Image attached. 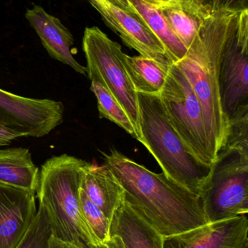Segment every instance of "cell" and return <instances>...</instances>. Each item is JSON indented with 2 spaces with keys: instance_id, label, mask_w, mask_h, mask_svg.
Segmentation results:
<instances>
[{
  "instance_id": "obj_1",
  "label": "cell",
  "mask_w": 248,
  "mask_h": 248,
  "mask_svg": "<svg viewBox=\"0 0 248 248\" xmlns=\"http://www.w3.org/2000/svg\"><path fill=\"white\" fill-rule=\"evenodd\" d=\"M105 163L139 210L164 237L208 224L200 198L184 186L133 161L115 149L103 153Z\"/></svg>"
},
{
  "instance_id": "obj_2",
  "label": "cell",
  "mask_w": 248,
  "mask_h": 248,
  "mask_svg": "<svg viewBox=\"0 0 248 248\" xmlns=\"http://www.w3.org/2000/svg\"><path fill=\"white\" fill-rule=\"evenodd\" d=\"M237 13H211L188 48L186 55L174 63L187 78L200 103L215 160L218 151L225 144L230 127L220 95V64Z\"/></svg>"
},
{
  "instance_id": "obj_3",
  "label": "cell",
  "mask_w": 248,
  "mask_h": 248,
  "mask_svg": "<svg viewBox=\"0 0 248 248\" xmlns=\"http://www.w3.org/2000/svg\"><path fill=\"white\" fill-rule=\"evenodd\" d=\"M86 161L62 154L41 166L36 197L48 213L52 236L82 248H100L82 211L80 189Z\"/></svg>"
},
{
  "instance_id": "obj_4",
  "label": "cell",
  "mask_w": 248,
  "mask_h": 248,
  "mask_svg": "<svg viewBox=\"0 0 248 248\" xmlns=\"http://www.w3.org/2000/svg\"><path fill=\"white\" fill-rule=\"evenodd\" d=\"M142 144L171 180L199 197L211 171L172 126L159 94L138 93Z\"/></svg>"
},
{
  "instance_id": "obj_5",
  "label": "cell",
  "mask_w": 248,
  "mask_h": 248,
  "mask_svg": "<svg viewBox=\"0 0 248 248\" xmlns=\"http://www.w3.org/2000/svg\"><path fill=\"white\" fill-rule=\"evenodd\" d=\"M208 224L248 213V148L224 144L201 192Z\"/></svg>"
},
{
  "instance_id": "obj_6",
  "label": "cell",
  "mask_w": 248,
  "mask_h": 248,
  "mask_svg": "<svg viewBox=\"0 0 248 248\" xmlns=\"http://www.w3.org/2000/svg\"><path fill=\"white\" fill-rule=\"evenodd\" d=\"M83 48L87 61V75L90 81L100 83L117 100L133 125L137 140L142 144L138 93L125 68L126 54L117 42L109 39L96 26L86 28Z\"/></svg>"
},
{
  "instance_id": "obj_7",
  "label": "cell",
  "mask_w": 248,
  "mask_h": 248,
  "mask_svg": "<svg viewBox=\"0 0 248 248\" xmlns=\"http://www.w3.org/2000/svg\"><path fill=\"white\" fill-rule=\"evenodd\" d=\"M160 100L172 126L189 151L205 166L215 161L208 141L200 103L184 74L176 64L168 69Z\"/></svg>"
},
{
  "instance_id": "obj_8",
  "label": "cell",
  "mask_w": 248,
  "mask_h": 248,
  "mask_svg": "<svg viewBox=\"0 0 248 248\" xmlns=\"http://www.w3.org/2000/svg\"><path fill=\"white\" fill-rule=\"evenodd\" d=\"M248 9L238 12L220 64V95L229 122L248 113Z\"/></svg>"
},
{
  "instance_id": "obj_9",
  "label": "cell",
  "mask_w": 248,
  "mask_h": 248,
  "mask_svg": "<svg viewBox=\"0 0 248 248\" xmlns=\"http://www.w3.org/2000/svg\"><path fill=\"white\" fill-rule=\"evenodd\" d=\"M64 113L61 101L29 98L0 89V124L26 137L48 135L63 123Z\"/></svg>"
},
{
  "instance_id": "obj_10",
  "label": "cell",
  "mask_w": 248,
  "mask_h": 248,
  "mask_svg": "<svg viewBox=\"0 0 248 248\" xmlns=\"http://www.w3.org/2000/svg\"><path fill=\"white\" fill-rule=\"evenodd\" d=\"M90 3L128 46L136 50L141 56L167 68L173 64L158 38L138 17L112 5L106 0L90 1Z\"/></svg>"
},
{
  "instance_id": "obj_11",
  "label": "cell",
  "mask_w": 248,
  "mask_h": 248,
  "mask_svg": "<svg viewBox=\"0 0 248 248\" xmlns=\"http://www.w3.org/2000/svg\"><path fill=\"white\" fill-rule=\"evenodd\" d=\"M163 248H248L247 215L164 237Z\"/></svg>"
},
{
  "instance_id": "obj_12",
  "label": "cell",
  "mask_w": 248,
  "mask_h": 248,
  "mask_svg": "<svg viewBox=\"0 0 248 248\" xmlns=\"http://www.w3.org/2000/svg\"><path fill=\"white\" fill-rule=\"evenodd\" d=\"M36 212L34 194L0 185V248H15Z\"/></svg>"
},
{
  "instance_id": "obj_13",
  "label": "cell",
  "mask_w": 248,
  "mask_h": 248,
  "mask_svg": "<svg viewBox=\"0 0 248 248\" xmlns=\"http://www.w3.org/2000/svg\"><path fill=\"white\" fill-rule=\"evenodd\" d=\"M25 17L52 59L68 65L79 74L87 75L86 67L79 63L71 52L74 36L58 17L47 13L39 5L27 10Z\"/></svg>"
},
{
  "instance_id": "obj_14",
  "label": "cell",
  "mask_w": 248,
  "mask_h": 248,
  "mask_svg": "<svg viewBox=\"0 0 248 248\" xmlns=\"http://www.w3.org/2000/svg\"><path fill=\"white\" fill-rule=\"evenodd\" d=\"M109 233L120 237L125 248H163L164 237L125 198L114 214Z\"/></svg>"
},
{
  "instance_id": "obj_15",
  "label": "cell",
  "mask_w": 248,
  "mask_h": 248,
  "mask_svg": "<svg viewBox=\"0 0 248 248\" xmlns=\"http://www.w3.org/2000/svg\"><path fill=\"white\" fill-rule=\"evenodd\" d=\"M80 188L111 222L124 201L125 190L110 169L106 164L86 162Z\"/></svg>"
},
{
  "instance_id": "obj_16",
  "label": "cell",
  "mask_w": 248,
  "mask_h": 248,
  "mask_svg": "<svg viewBox=\"0 0 248 248\" xmlns=\"http://www.w3.org/2000/svg\"><path fill=\"white\" fill-rule=\"evenodd\" d=\"M39 170L24 147L0 149V185L36 194Z\"/></svg>"
},
{
  "instance_id": "obj_17",
  "label": "cell",
  "mask_w": 248,
  "mask_h": 248,
  "mask_svg": "<svg viewBox=\"0 0 248 248\" xmlns=\"http://www.w3.org/2000/svg\"><path fill=\"white\" fill-rule=\"evenodd\" d=\"M159 10L187 49L211 14L200 0H173Z\"/></svg>"
},
{
  "instance_id": "obj_18",
  "label": "cell",
  "mask_w": 248,
  "mask_h": 248,
  "mask_svg": "<svg viewBox=\"0 0 248 248\" xmlns=\"http://www.w3.org/2000/svg\"><path fill=\"white\" fill-rule=\"evenodd\" d=\"M140 21L147 25L161 42L173 63L186 55L188 49L176 36L161 11L140 0H129Z\"/></svg>"
},
{
  "instance_id": "obj_19",
  "label": "cell",
  "mask_w": 248,
  "mask_h": 248,
  "mask_svg": "<svg viewBox=\"0 0 248 248\" xmlns=\"http://www.w3.org/2000/svg\"><path fill=\"white\" fill-rule=\"evenodd\" d=\"M125 65L135 91L148 94H160L170 68L141 55H125Z\"/></svg>"
},
{
  "instance_id": "obj_20",
  "label": "cell",
  "mask_w": 248,
  "mask_h": 248,
  "mask_svg": "<svg viewBox=\"0 0 248 248\" xmlns=\"http://www.w3.org/2000/svg\"><path fill=\"white\" fill-rule=\"evenodd\" d=\"M90 90L94 93L97 99L100 119L111 121L138 140V136L131 119L113 95L96 81H91Z\"/></svg>"
},
{
  "instance_id": "obj_21",
  "label": "cell",
  "mask_w": 248,
  "mask_h": 248,
  "mask_svg": "<svg viewBox=\"0 0 248 248\" xmlns=\"http://www.w3.org/2000/svg\"><path fill=\"white\" fill-rule=\"evenodd\" d=\"M52 236L48 213L39 205L36 217L15 248H49Z\"/></svg>"
},
{
  "instance_id": "obj_22",
  "label": "cell",
  "mask_w": 248,
  "mask_h": 248,
  "mask_svg": "<svg viewBox=\"0 0 248 248\" xmlns=\"http://www.w3.org/2000/svg\"><path fill=\"white\" fill-rule=\"evenodd\" d=\"M80 204L87 226L99 243L106 244L110 238V221L80 188Z\"/></svg>"
},
{
  "instance_id": "obj_23",
  "label": "cell",
  "mask_w": 248,
  "mask_h": 248,
  "mask_svg": "<svg viewBox=\"0 0 248 248\" xmlns=\"http://www.w3.org/2000/svg\"><path fill=\"white\" fill-rule=\"evenodd\" d=\"M211 13L218 11L240 12L247 10L248 0H200Z\"/></svg>"
},
{
  "instance_id": "obj_24",
  "label": "cell",
  "mask_w": 248,
  "mask_h": 248,
  "mask_svg": "<svg viewBox=\"0 0 248 248\" xmlns=\"http://www.w3.org/2000/svg\"><path fill=\"white\" fill-rule=\"evenodd\" d=\"M23 137H26V134L0 124V147L9 145L13 140Z\"/></svg>"
},
{
  "instance_id": "obj_25",
  "label": "cell",
  "mask_w": 248,
  "mask_h": 248,
  "mask_svg": "<svg viewBox=\"0 0 248 248\" xmlns=\"http://www.w3.org/2000/svg\"><path fill=\"white\" fill-rule=\"evenodd\" d=\"M106 1L112 5L138 17L135 10H134L132 4L130 3L129 0H106Z\"/></svg>"
},
{
  "instance_id": "obj_26",
  "label": "cell",
  "mask_w": 248,
  "mask_h": 248,
  "mask_svg": "<svg viewBox=\"0 0 248 248\" xmlns=\"http://www.w3.org/2000/svg\"><path fill=\"white\" fill-rule=\"evenodd\" d=\"M49 248H82L73 243H68L52 236L50 240Z\"/></svg>"
},
{
  "instance_id": "obj_27",
  "label": "cell",
  "mask_w": 248,
  "mask_h": 248,
  "mask_svg": "<svg viewBox=\"0 0 248 248\" xmlns=\"http://www.w3.org/2000/svg\"><path fill=\"white\" fill-rule=\"evenodd\" d=\"M109 248H125L120 237L116 235L111 236L106 244Z\"/></svg>"
},
{
  "instance_id": "obj_28",
  "label": "cell",
  "mask_w": 248,
  "mask_h": 248,
  "mask_svg": "<svg viewBox=\"0 0 248 248\" xmlns=\"http://www.w3.org/2000/svg\"><path fill=\"white\" fill-rule=\"evenodd\" d=\"M146 4H149L157 9H160L170 4L173 0H140Z\"/></svg>"
},
{
  "instance_id": "obj_29",
  "label": "cell",
  "mask_w": 248,
  "mask_h": 248,
  "mask_svg": "<svg viewBox=\"0 0 248 248\" xmlns=\"http://www.w3.org/2000/svg\"><path fill=\"white\" fill-rule=\"evenodd\" d=\"M100 248H109L107 247V246H106V245H102L101 246H100Z\"/></svg>"
},
{
  "instance_id": "obj_30",
  "label": "cell",
  "mask_w": 248,
  "mask_h": 248,
  "mask_svg": "<svg viewBox=\"0 0 248 248\" xmlns=\"http://www.w3.org/2000/svg\"><path fill=\"white\" fill-rule=\"evenodd\" d=\"M90 1H97V0H90Z\"/></svg>"
}]
</instances>
